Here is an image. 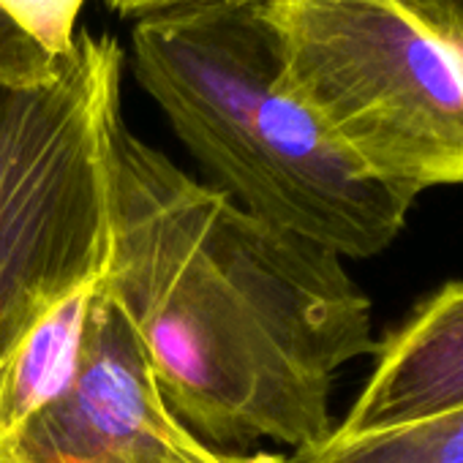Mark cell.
Instances as JSON below:
<instances>
[{
  "mask_svg": "<svg viewBox=\"0 0 463 463\" xmlns=\"http://www.w3.org/2000/svg\"><path fill=\"white\" fill-rule=\"evenodd\" d=\"M104 284L175 417L221 452L322 441L335 373L379 349L338 254L194 180L126 120Z\"/></svg>",
  "mask_w": 463,
  "mask_h": 463,
  "instance_id": "cell-1",
  "label": "cell"
},
{
  "mask_svg": "<svg viewBox=\"0 0 463 463\" xmlns=\"http://www.w3.org/2000/svg\"><path fill=\"white\" fill-rule=\"evenodd\" d=\"M131 66L185 150L249 213L344 257L384 251L411 199L368 177L279 82L260 4L134 20Z\"/></svg>",
  "mask_w": 463,
  "mask_h": 463,
  "instance_id": "cell-2",
  "label": "cell"
},
{
  "mask_svg": "<svg viewBox=\"0 0 463 463\" xmlns=\"http://www.w3.org/2000/svg\"><path fill=\"white\" fill-rule=\"evenodd\" d=\"M120 90L123 47L90 31L55 77L0 80V360L58 300L107 276Z\"/></svg>",
  "mask_w": 463,
  "mask_h": 463,
  "instance_id": "cell-3",
  "label": "cell"
},
{
  "mask_svg": "<svg viewBox=\"0 0 463 463\" xmlns=\"http://www.w3.org/2000/svg\"><path fill=\"white\" fill-rule=\"evenodd\" d=\"M279 82L376 183L463 185V58L395 0H262Z\"/></svg>",
  "mask_w": 463,
  "mask_h": 463,
  "instance_id": "cell-4",
  "label": "cell"
},
{
  "mask_svg": "<svg viewBox=\"0 0 463 463\" xmlns=\"http://www.w3.org/2000/svg\"><path fill=\"white\" fill-rule=\"evenodd\" d=\"M268 452H221L164 401L142 344L101 281L71 387L0 452V463H284Z\"/></svg>",
  "mask_w": 463,
  "mask_h": 463,
  "instance_id": "cell-5",
  "label": "cell"
},
{
  "mask_svg": "<svg viewBox=\"0 0 463 463\" xmlns=\"http://www.w3.org/2000/svg\"><path fill=\"white\" fill-rule=\"evenodd\" d=\"M463 409V284H444L384 344L357 401L333 430L363 436Z\"/></svg>",
  "mask_w": 463,
  "mask_h": 463,
  "instance_id": "cell-6",
  "label": "cell"
},
{
  "mask_svg": "<svg viewBox=\"0 0 463 463\" xmlns=\"http://www.w3.org/2000/svg\"><path fill=\"white\" fill-rule=\"evenodd\" d=\"M99 284H88L58 300L0 360V452L31 425L36 414L71 387L82 360L88 317Z\"/></svg>",
  "mask_w": 463,
  "mask_h": 463,
  "instance_id": "cell-7",
  "label": "cell"
},
{
  "mask_svg": "<svg viewBox=\"0 0 463 463\" xmlns=\"http://www.w3.org/2000/svg\"><path fill=\"white\" fill-rule=\"evenodd\" d=\"M284 463H463V409L363 436L330 430Z\"/></svg>",
  "mask_w": 463,
  "mask_h": 463,
  "instance_id": "cell-8",
  "label": "cell"
},
{
  "mask_svg": "<svg viewBox=\"0 0 463 463\" xmlns=\"http://www.w3.org/2000/svg\"><path fill=\"white\" fill-rule=\"evenodd\" d=\"M88 0H0L4 12L42 50L63 58L77 39V20Z\"/></svg>",
  "mask_w": 463,
  "mask_h": 463,
  "instance_id": "cell-9",
  "label": "cell"
},
{
  "mask_svg": "<svg viewBox=\"0 0 463 463\" xmlns=\"http://www.w3.org/2000/svg\"><path fill=\"white\" fill-rule=\"evenodd\" d=\"M63 58L42 50L23 28L0 12V80L6 82H44L55 77Z\"/></svg>",
  "mask_w": 463,
  "mask_h": 463,
  "instance_id": "cell-10",
  "label": "cell"
},
{
  "mask_svg": "<svg viewBox=\"0 0 463 463\" xmlns=\"http://www.w3.org/2000/svg\"><path fill=\"white\" fill-rule=\"evenodd\" d=\"M436 42L463 58V0H395Z\"/></svg>",
  "mask_w": 463,
  "mask_h": 463,
  "instance_id": "cell-11",
  "label": "cell"
},
{
  "mask_svg": "<svg viewBox=\"0 0 463 463\" xmlns=\"http://www.w3.org/2000/svg\"><path fill=\"white\" fill-rule=\"evenodd\" d=\"M120 17H145L183 6H215V4H262V0H104Z\"/></svg>",
  "mask_w": 463,
  "mask_h": 463,
  "instance_id": "cell-12",
  "label": "cell"
}]
</instances>
